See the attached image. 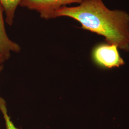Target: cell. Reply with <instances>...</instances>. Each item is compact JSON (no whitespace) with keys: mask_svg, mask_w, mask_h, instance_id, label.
<instances>
[{"mask_svg":"<svg viewBox=\"0 0 129 129\" xmlns=\"http://www.w3.org/2000/svg\"><path fill=\"white\" fill-rule=\"evenodd\" d=\"M22 0H0L5 15L6 21L8 24L12 25L13 23L15 12L17 7L20 5Z\"/></svg>","mask_w":129,"mask_h":129,"instance_id":"5b68a950","label":"cell"},{"mask_svg":"<svg viewBox=\"0 0 129 129\" xmlns=\"http://www.w3.org/2000/svg\"><path fill=\"white\" fill-rule=\"evenodd\" d=\"M0 111L3 113L5 122L6 129H19L17 128L11 120L10 117L8 114L6 104L5 100L0 97Z\"/></svg>","mask_w":129,"mask_h":129,"instance_id":"8992f818","label":"cell"},{"mask_svg":"<svg viewBox=\"0 0 129 129\" xmlns=\"http://www.w3.org/2000/svg\"><path fill=\"white\" fill-rule=\"evenodd\" d=\"M5 61H6V60L5 59L4 56L2 54V53L0 52V64H2L3 62H4Z\"/></svg>","mask_w":129,"mask_h":129,"instance_id":"52a82bcc","label":"cell"},{"mask_svg":"<svg viewBox=\"0 0 129 129\" xmlns=\"http://www.w3.org/2000/svg\"><path fill=\"white\" fill-rule=\"evenodd\" d=\"M4 12V8L0 3V52L6 60L9 58L11 52L18 53L21 48L17 44L11 41L7 35L3 17Z\"/></svg>","mask_w":129,"mask_h":129,"instance_id":"277c9868","label":"cell"},{"mask_svg":"<svg viewBox=\"0 0 129 129\" xmlns=\"http://www.w3.org/2000/svg\"><path fill=\"white\" fill-rule=\"evenodd\" d=\"M66 16L78 21L81 28L104 37L106 43L129 51V14L125 10L108 8L103 0H84L78 6H63L51 19Z\"/></svg>","mask_w":129,"mask_h":129,"instance_id":"6da1fadb","label":"cell"},{"mask_svg":"<svg viewBox=\"0 0 129 129\" xmlns=\"http://www.w3.org/2000/svg\"><path fill=\"white\" fill-rule=\"evenodd\" d=\"M91 58L94 64L102 69L119 68L125 64L118 47L106 42L98 44L94 47L91 52Z\"/></svg>","mask_w":129,"mask_h":129,"instance_id":"7a4b0ae2","label":"cell"},{"mask_svg":"<svg viewBox=\"0 0 129 129\" xmlns=\"http://www.w3.org/2000/svg\"><path fill=\"white\" fill-rule=\"evenodd\" d=\"M2 69H3V67L2 66H0V72L2 70Z\"/></svg>","mask_w":129,"mask_h":129,"instance_id":"ba28073f","label":"cell"},{"mask_svg":"<svg viewBox=\"0 0 129 129\" xmlns=\"http://www.w3.org/2000/svg\"><path fill=\"white\" fill-rule=\"evenodd\" d=\"M84 0H22L20 6L38 12L42 18L51 19L56 10L67 5L77 3L80 4Z\"/></svg>","mask_w":129,"mask_h":129,"instance_id":"3957f363","label":"cell"}]
</instances>
